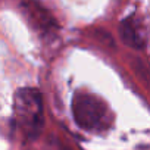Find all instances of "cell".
<instances>
[{"instance_id":"obj_1","label":"cell","mask_w":150,"mask_h":150,"mask_svg":"<svg viewBox=\"0 0 150 150\" xmlns=\"http://www.w3.org/2000/svg\"><path fill=\"white\" fill-rule=\"evenodd\" d=\"M74 121L87 132H102L108 129L113 121L108 105L96 94L77 91L72 99Z\"/></svg>"},{"instance_id":"obj_2","label":"cell","mask_w":150,"mask_h":150,"mask_svg":"<svg viewBox=\"0 0 150 150\" xmlns=\"http://www.w3.org/2000/svg\"><path fill=\"white\" fill-rule=\"evenodd\" d=\"M13 116L18 129L28 138H34L43 128V100L38 90L25 87L16 91Z\"/></svg>"},{"instance_id":"obj_3","label":"cell","mask_w":150,"mask_h":150,"mask_svg":"<svg viewBox=\"0 0 150 150\" xmlns=\"http://www.w3.org/2000/svg\"><path fill=\"white\" fill-rule=\"evenodd\" d=\"M119 33H121L122 41L132 49H143L147 43L146 24L137 15H131L127 19H124L121 24Z\"/></svg>"}]
</instances>
